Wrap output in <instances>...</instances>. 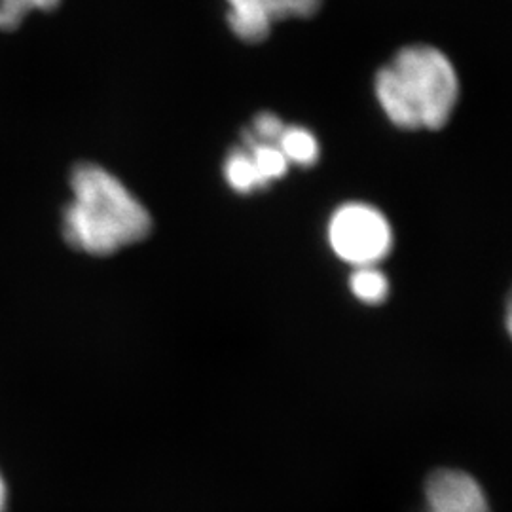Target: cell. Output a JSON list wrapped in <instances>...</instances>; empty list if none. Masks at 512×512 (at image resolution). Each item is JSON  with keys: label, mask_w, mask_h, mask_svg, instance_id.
Masks as SVG:
<instances>
[{"label": "cell", "mask_w": 512, "mask_h": 512, "mask_svg": "<svg viewBox=\"0 0 512 512\" xmlns=\"http://www.w3.org/2000/svg\"><path fill=\"white\" fill-rule=\"evenodd\" d=\"M71 188L73 202L63 211V238L76 251L114 255L152 232L147 207L101 165H74Z\"/></svg>", "instance_id": "1"}, {"label": "cell", "mask_w": 512, "mask_h": 512, "mask_svg": "<svg viewBox=\"0 0 512 512\" xmlns=\"http://www.w3.org/2000/svg\"><path fill=\"white\" fill-rule=\"evenodd\" d=\"M374 93L397 128L433 131L450 122L458 105V71L435 46H404L376 73Z\"/></svg>", "instance_id": "2"}, {"label": "cell", "mask_w": 512, "mask_h": 512, "mask_svg": "<svg viewBox=\"0 0 512 512\" xmlns=\"http://www.w3.org/2000/svg\"><path fill=\"white\" fill-rule=\"evenodd\" d=\"M329 243L334 255L353 268L378 266L391 253L393 230L378 207L344 203L330 217Z\"/></svg>", "instance_id": "3"}, {"label": "cell", "mask_w": 512, "mask_h": 512, "mask_svg": "<svg viewBox=\"0 0 512 512\" xmlns=\"http://www.w3.org/2000/svg\"><path fill=\"white\" fill-rule=\"evenodd\" d=\"M226 4L232 33L247 44H258L268 38L277 21L313 18L323 0H226Z\"/></svg>", "instance_id": "4"}, {"label": "cell", "mask_w": 512, "mask_h": 512, "mask_svg": "<svg viewBox=\"0 0 512 512\" xmlns=\"http://www.w3.org/2000/svg\"><path fill=\"white\" fill-rule=\"evenodd\" d=\"M429 512H492L488 495L475 476L458 469H439L425 482Z\"/></svg>", "instance_id": "5"}, {"label": "cell", "mask_w": 512, "mask_h": 512, "mask_svg": "<svg viewBox=\"0 0 512 512\" xmlns=\"http://www.w3.org/2000/svg\"><path fill=\"white\" fill-rule=\"evenodd\" d=\"M275 145L283 152L289 164L298 167H311L317 164L321 154L319 141L313 135V131L302 126H285Z\"/></svg>", "instance_id": "6"}, {"label": "cell", "mask_w": 512, "mask_h": 512, "mask_svg": "<svg viewBox=\"0 0 512 512\" xmlns=\"http://www.w3.org/2000/svg\"><path fill=\"white\" fill-rule=\"evenodd\" d=\"M224 179L230 188L239 194H251L260 188H266L260 173L245 148H232L224 160Z\"/></svg>", "instance_id": "7"}, {"label": "cell", "mask_w": 512, "mask_h": 512, "mask_svg": "<svg viewBox=\"0 0 512 512\" xmlns=\"http://www.w3.org/2000/svg\"><path fill=\"white\" fill-rule=\"evenodd\" d=\"M349 289L363 304L376 306L389 296V279L378 266H361L349 275Z\"/></svg>", "instance_id": "8"}, {"label": "cell", "mask_w": 512, "mask_h": 512, "mask_svg": "<svg viewBox=\"0 0 512 512\" xmlns=\"http://www.w3.org/2000/svg\"><path fill=\"white\" fill-rule=\"evenodd\" d=\"M61 0H0V29L14 31L31 12H50Z\"/></svg>", "instance_id": "9"}, {"label": "cell", "mask_w": 512, "mask_h": 512, "mask_svg": "<svg viewBox=\"0 0 512 512\" xmlns=\"http://www.w3.org/2000/svg\"><path fill=\"white\" fill-rule=\"evenodd\" d=\"M285 126L287 124L277 114L264 110V112L256 114L253 122H251V126L245 129L243 133L249 135L255 141H260V143H274L275 145Z\"/></svg>", "instance_id": "10"}, {"label": "cell", "mask_w": 512, "mask_h": 512, "mask_svg": "<svg viewBox=\"0 0 512 512\" xmlns=\"http://www.w3.org/2000/svg\"><path fill=\"white\" fill-rule=\"evenodd\" d=\"M505 325H507V332L511 336L512 340V293L509 296V302H507V313H505Z\"/></svg>", "instance_id": "11"}, {"label": "cell", "mask_w": 512, "mask_h": 512, "mask_svg": "<svg viewBox=\"0 0 512 512\" xmlns=\"http://www.w3.org/2000/svg\"><path fill=\"white\" fill-rule=\"evenodd\" d=\"M6 499H8L6 484H4V478L0 476V512H6Z\"/></svg>", "instance_id": "12"}]
</instances>
